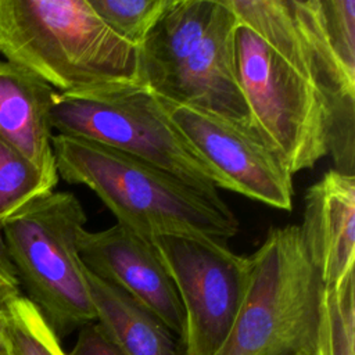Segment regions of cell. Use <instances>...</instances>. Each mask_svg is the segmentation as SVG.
Listing matches in <instances>:
<instances>
[{
	"instance_id": "cell-4",
	"label": "cell",
	"mask_w": 355,
	"mask_h": 355,
	"mask_svg": "<svg viewBox=\"0 0 355 355\" xmlns=\"http://www.w3.org/2000/svg\"><path fill=\"white\" fill-rule=\"evenodd\" d=\"M248 258L244 300L214 355H320L324 283L309 259L300 226L269 229Z\"/></svg>"
},
{
	"instance_id": "cell-8",
	"label": "cell",
	"mask_w": 355,
	"mask_h": 355,
	"mask_svg": "<svg viewBox=\"0 0 355 355\" xmlns=\"http://www.w3.org/2000/svg\"><path fill=\"white\" fill-rule=\"evenodd\" d=\"M153 244L183 308L180 355H214L244 300L250 258L234 254L225 243L186 236H161Z\"/></svg>"
},
{
	"instance_id": "cell-13",
	"label": "cell",
	"mask_w": 355,
	"mask_h": 355,
	"mask_svg": "<svg viewBox=\"0 0 355 355\" xmlns=\"http://www.w3.org/2000/svg\"><path fill=\"white\" fill-rule=\"evenodd\" d=\"M55 94L31 71L0 60V137L24 155L53 190L60 179L50 121Z\"/></svg>"
},
{
	"instance_id": "cell-1",
	"label": "cell",
	"mask_w": 355,
	"mask_h": 355,
	"mask_svg": "<svg viewBox=\"0 0 355 355\" xmlns=\"http://www.w3.org/2000/svg\"><path fill=\"white\" fill-rule=\"evenodd\" d=\"M0 54L60 94L143 85L140 49L87 0H0Z\"/></svg>"
},
{
	"instance_id": "cell-5",
	"label": "cell",
	"mask_w": 355,
	"mask_h": 355,
	"mask_svg": "<svg viewBox=\"0 0 355 355\" xmlns=\"http://www.w3.org/2000/svg\"><path fill=\"white\" fill-rule=\"evenodd\" d=\"M87 216L69 191L44 193L0 219L7 257L26 298L61 340L96 322L78 239Z\"/></svg>"
},
{
	"instance_id": "cell-9",
	"label": "cell",
	"mask_w": 355,
	"mask_h": 355,
	"mask_svg": "<svg viewBox=\"0 0 355 355\" xmlns=\"http://www.w3.org/2000/svg\"><path fill=\"white\" fill-rule=\"evenodd\" d=\"M161 101L173 123L222 178L225 190L291 211L293 175L255 130L211 112Z\"/></svg>"
},
{
	"instance_id": "cell-19",
	"label": "cell",
	"mask_w": 355,
	"mask_h": 355,
	"mask_svg": "<svg viewBox=\"0 0 355 355\" xmlns=\"http://www.w3.org/2000/svg\"><path fill=\"white\" fill-rule=\"evenodd\" d=\"M313 7L333 57L355 78V0H313Z\"/></svg>"
},
{
	"instance_id": "cell-20",
	"label": "cell",
	"mask_w": 355,
	"mask_h": 355,
	"mask_svg": "<svg viewBox=\"0 0 355 355\" xmlns=\"http://www.w3.org/2000/svg\"><path fill=\"white\" fill-rule=\"evenodd\" d=\"M67 355H125L96 323H87L79 329L78 338Z\"/></svg>"
},
{
	"instance_id": "cell-7",
	"label": "cell",
	"mask_w": 355,
	"mask_h": 355,
	"mask_svg": "<svg viewBox=\"0 0 355 355\" xmlns=\"http://www.w3.org/2000/svg\"><path fill=\"white\" fill-rule=\"evenodd\" d=\"M239 21V19H237ZM236 71L252 126L294 175L327 151V107L319 89L239 22Z\"/></svg>"
},
{
	"instance_id": "cell-18",
	"label": "cell",
	"mask_w": 355,
	"mask_h": 355,
	"mask_svg": "<svg viewBox=\"0 0 355 355\" xmlns=\"http://www.w3.org/2000/svg\"><path fill=\"white\" fill-rule=\"evenodd\" d=\"M49 191L39 171L0 137V219Z\"/></svg>"
},
{
	"instance_id": "cell-10",
	"label": "cell",
	"mask_w": 355,
	"mask_h": 355,
	"mask_svg": "<svg viewBox=\"0 0 355 355\" xmlns=\"http://www.w3.org/2000/svg\"><path fill=\"white\" fill-rule=\"evenodd\" d=\"M239 22L254 31L320 92L327 126L355 119V78L333 57L313 0H226Z\"/></svg>"
},
{
	"instance_id": "cell-3",
	"label": "cell",
	"mask_w": 355,
	"mask_h": 355,
	"mask_svg": "<svg viewBox=\"0 0 355 355\" xmlns=\"http://www.w3.org/2000/svg\"><path fill=\"white\" fill-rule=\"evenodd\" d=\"M237 25L226 0H173L139 47L141 83L161 100L255 130L237 79Z\"/></svg>"
},
{
	"instance_id": "cell-21",
	"label": "cell",
	"mask_w": 355,
	"mask_h": 355,
	"mask_svg": "<svg viewBox=\"0 0 355 355\" xmlns=\"http://www.w3.org/2000/svg\"><path fill=\"white\" fill-rule=\"evenodd\" d=\"M22 295L21 286L14 268L7 257L4 240L0 230V309L6 308L12 300Z\"/></svg>"
},
{
	"instance_id": "cell-15",
	"label": "cell",
	"mask_w": 355,
	"mask_h": 355,
	"mask_svg": "<svg viewBox=\"0 0 355 355\" xmlns=\"http://www.w3.org/2000/svg\"><path fill=\"white\" fill-rule=\"evenodd\" d=\"M319 351L320 355H355V269L324 284Z\"/></svg>"
},
{
	"instance_id": "cell-11",
	"label": "cell",
	"mask_w": 355,
	"mask_h": 355,
	"mask_svg": "<svg viewBox=\"0 0 355 355\" xmlns=\"http://www.w3.org/2000/svg\"><path fill=\"white\" fill-rule=\"evenodd\" d=\"M85 268L115 286L157 316L173 336L183 337L184 313L175 284L153 243L115 223L78 239Z\"/></svg>"
},
{
	"instance_id": "cell-12",
	"label": "cell",
	"mask_w": 355,
	"mask_h": 355,
	"mask_svg": "<svg viewBox=\"0 0 355 355\" xmlns=\"http://www.w3.org/2000/svg\"><path fill=\"white\" fill-rule=\"evenodd\" d=\"M300 232L324 284L355 269V176L330 169L309 186Z\"/></svg>"
},
{
	"instance_id": "cell-6",
	"label": "cell",
	"mask_w": 355,
	"mask_h": 355,
	"mask_svg": "<svg viewBox=\"0 0 355 355\" xmlns=\"http://www.w3.org/2000/svg\"><path fill=\"white\" fill-rule=\"evenodd\" d=\"M50 121L58 135L101 143L151 164L229 208L218 189L222 178L191 146L162 101L144 85L108 87L82 94H55Z\"/></svg>"
},
{
	"instance_id": "cell-14",
	"label": "cell",
	"mask_w": 355,
	"mask_h": 355,
	"mask_svg": "<svg viewBox=\"0 0 355 355\" xmlns=\"http://www.w3.org/2000/svg\"><path fill=\"white\" fill-rule=\"evenodd\" d=\"M96 323L125 355H180L168 327L122 290L86 269Z\"/></svg>"
},
{
	"instance_id": "cell-2",
	"label": "cell",
	"mask_w": 355,
	"mask_h": 355,
	"mask_svg": "<svg viewBox=\"0 0 355 355\" xmlns=\"http://www.w3.org/2000/svg\"><path fill=\"white\" fill-rule=\"evenodd\" d=\"M58 178L89 187L116 223L153 243L186 236L225 243L239 222L173 175L108 146L55 133L51 139Z\"/></svg>"
},
{
	"instance_id": "cell-16",
	"label": "cell",
	"mask_w": 355,
	"mask_h": 355,
	"mask_svg": "<svg viewBox=\"0 0 355 355\" xmlns=\"http://www.w3.org/2000/svg\"><path fill=\"white\" fill-rule=\"evenodd\" d=\"M11 355H67L39 309L19 295L7 306Z\"/></svg>"
},
{
	"instance_id": "cell-17",
	"label": "cell",
	"mask_w": 355,
	"mask_h": 355,
	"mask_svg": "<svg viewBox=\"0 0 355 355\" xmlns=\"http://www.w3.org/2000/svg\"><path fill=\"white\" fill-rule=\"evenodd\" d=\"M122 39L140 47L173 0H87Z\"/></svg>"
}]
</instances>
